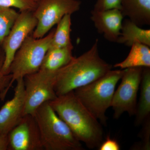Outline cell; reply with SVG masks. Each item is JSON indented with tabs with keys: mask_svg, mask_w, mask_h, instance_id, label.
Here are the masks:
<instances>
[{
	"mask_svg": "<svg viewBox=\"0 0 150 150\" xmlns=\"http://www.w3.org/2000/svg\"><path fill=\"white\" fill-rule=\"evenodd\" d=\"M112 65L100 56L98 40L79 57L56 72L54 89L57 96L91 83L112 70Z\"/></svg>",
	"mask_w": 150,
	"mask_h": 150,
	"instance_id": "6da1fadb",
	"label": "cell"
},
{
	"mask_svg": "<svg viewBox=\"0 0 150 150\" xmlns=\"http://www.w3.org/2000/svg\"><path fill=\"white\" fill-rule=\"evenodd\" d=\"M78 139L90 149L98 148L103 139L102 124L80 101L74 91L49 102Z\"/></svg>",
	"mask_w": 150,
	"mask_h": 150,
	"instance_id": "7a4b0ae2",
	"label": "cell"
},
{
	"mask_svg": "<svg viewBox=\"0 0 150 150\" xmlns=\"http://www.w3.org/2000/svg\"><path fill=\"white\" fill-rule=\"evenodd\" d=\"M44 150H83L81 142L59 117L49 102L42 105L34 115Z\"/></svg>",
	"mask_w": 150,
	"mask_h": 150,
	"instance_id": "3957f363",
	"label": "cell"
},
{
	"mask_svg": "<svg viewBox=\"0 0 150 150\" xmlns=\"http://www.w3.org/2000/svg\"><path fill=\"white\" fill-rule=\"evenodd\" d=\"M124 69L110 70L96 80L75 90L80 101L104 126L107 125L106 111L111 107L112 98Z\"/></svg>",
	"mask_w": 150,
	"mask_h": 150,
	"instance_id": "277c9868",
	"label": "cell"
},
{
	"mask_svg": "<svg viewBox=\"0 0 150 150\" xmlns=\"http://www.w3.org/2000/svg\"><path fill=\"white\" fill-rule=\"evenodd\" d=\"M55 28L40 38L32 35L28 36L17 51L9 69L12 75L9 88L20 78L36 72L40 69L45 55L50 48Z\"/></svg>",
	"mask_w": 150,
	"mask_h": 150,
	"instance_id": "5b68a950",
	"label": "cell"
},
{
	"mask_svg": "<svg viewBox=\"0 0 150 150\" xmlns=\"http://www.w3.org/2000/svg\"><path fill=\"white\" fill-rule=\"evenodd\" d=\"M56 73L39 69L23 78L25 95L24 115H34L42 105L57 97L54 89Z\"/></svg>",
	"mask_w": 150,
	"mask_h": 150,
	"instance_id": "8992f818",
	"label": "cell"
},
{
	"mask_svg": "<svg viewBox=\"0 0 150 150\" xmlns=\"http://www.w3.org/2000/svg\"><path fill=\"white\" fill-rule=\"evenodd\" d=\"M81 4L80 0H40L33 11L38 23L33 37L45 36L65 15L79 10Z\"/></svg>",
	"mask_w": 150,
	"mask_h": 150,
	"instance_id": "52a82bcc",
	"label": "cell"
},
{
	"mask_svg": "<svg viewBox=\"0 0 150 150\" xmlns=\"http://www.w3.org/2000/svg\"><path fill=\"white\" fill-rule=\"evenodd\" d=\"M143 68L134 67L125 69L121 83L115 90L111 103L114 119H118L125 112L130 116L135 115Z\"/></svg>",
	"mask_w": 150,
	"mask_h": 150,
	"instance_id": "ba28073f",
	"label": "cell"
},
{
	"mask_svg": "<svg viewBox=\"0 0 150 150\" xmlns=\"http://www.w3.org/2000/svg\"><path fill=\"white\" fill-rule=\"evenodd\" d=\"M38 23L33 11H20L8 35L1 45L5 53L2 75L9 74V69L17 51L28 36L32 34Z\"/></svg>",
	"mask_w": 150,
	"mask_h": 150,
	"instance_id": "9c48e42d",
	"label": "cell"
},
{
	"mask_svg": "<svg viewBox=\"0 0 150 150\" xmlns=\"http://www.w3.org/2000/svg\"><path fill=\"white\" fill-rule=\"evenodd\" d=\"M8 150H44L34 115H25L8 134Z\"/></svg>",
	"mask_w": 150,
	"mask_h": 150,
	"instance_id": "30bf717a",
	"label": "cell"
},
{
	"mask_svg": "<svg viewBox=\"0 0 150 150\" xmlns=\"http://www.w3.org/2000/svg\"><path fill=\"white\" fill-rule=\"evenodd\" d=\"M13 97L0 108V135L7 136L24 116L25 95L23 78L17 80Z\"/></svg>",
	"mask_w": 150,
	"mask_h": 150,
	"instance_id": "8fae6325",
	"label": "cell"
},
{
	"mask_svg": "<svg viewBox=\"0 0 150 150\" xmlns=\"http://www.w3.org/2000/svg\"><path fill=\"white\" fill-rule=\"evenodd\" d=\"M123 16L121 11L112 9L91 11V18L98 32L110 42L117 43L121 35Z\"/></svg>",
	"mask_w": 150,
	"mask_h": 150,
	"instance_id": "7c38bea8",
	"label": "cell"
},
{
	"mask_svg": "<svg viewBox=\"0 0 150 150\" xmlns=\"http://www.w3.org/2000/svg\"><path fill=\"white\" fill-rule=\"evenodd\" d=\"M120 11L140 27L150 25V0H121Z\"/></svg>",
	"mask_w": 150,
	"mask_h": 150,
	"instance_id": "4fadbf2b",
	"label": "cell"
},
{
	"mask_svg": "<svg viewBox=\"0 0 150 150\" xmlns=\"http://www.w3.org/2000/svg\"><path fill=\"white\" fill-rule=\"evenodd\" d=\"M140 95L135 115V125L143 124L150 114V67L143 68L140 86Z\"/></svg>",
	"mask_w": 150,
	"mask_h": 150,
	"instance_id": "5bb4252c",
	"label": "cell"
},
{
	"mask_svg": "<svg viewBox=\"0 0 150 150\" xmlns=\"http://www.w3.org/2000/svg\"><path fill=\"white\" fill-rule=\"evenodd\" d=\"M73 49L72 44L63 48L48 49L40 69L56 72L68 64L74 58L73 55Z\"/></svg>",
	"mask_w": 150,
	"mask_h": 150,
	"instance_id": "9a60e30c",
	"label": "cell"
},
{
	"mask_svg": "<svg viewBox=\"0 0 150 150\" xmlns=\"http://www.w3.org/2000/svg\"><path fill=\"white\" fill-rule=\"evenodd\" d=\"M137 42L150 47V30L143 29L126 19L122 23L121 35L117 43L131 46Z\"/></svg>",
	"mask_w": 150,
	"mask_h": 150,
	"instance_id": "2e32d148",
	"label": "cell"
},
{
	"mask_svg": "<svg viewBox=\"0 0 150 150\" xmlns=\"http://www.w3.org/2000/svg\"><path fill=\"white\" fill-rule=\"evenodd\" d=\"M128 56L123 61L113 66L114 68L124 69L134 67H150V47L137 42L131 46Z\"/></svg>",
	"mask_w": 150,
	"mask_h": 150,
	"instance_id": "e0dca14e",
	"label": "cell"
},
{
	"mask_svg": "<svg viewBox=\"0 0 150 150\" xmlns=\"http://www.w3.org/2000/svg\"><path fill=\"white\" fill-rule=\"evenodd\" d=\"M71 15L67 14L57 23L50 44V48H63L72 45L71 39Z\"/></svg>",
	"mask_w": 150,
	"mask_h": 150,
	"instance_id": "ac0fdd59",
	"label": "cell"
},
{
	"mask_svg": "<svg viewBox=\"0 0 150 150\" xmlns=\"http://www.w3.org/2000/svg\"><path fill=\"white\" fill-rule=\"evenodd\" d=\"M19 14L13 8L0 6V46L8 35Z\"/></svg>",
	"mask_w": 150,
	"mask_h": 150,
	"instance_id": "d6986e66",
	"label": "cell"
},
{
	"mask_svg": "<svg viewBox=\"0 0 150 150\" xmlns=\"http://www.w3.org/2000/svg\"><path fill=\"white\" fill-rule=\"evenodd\" d=\"M5 61V53L1 46H0V99L4 101L5 99L12 79L11 74L2 75V70Z\"/></svg>",
	"mask_w": 150,
	"mask_h": 150,
	"instance_id": "ffe728a7",
	"label": "cell"
},
{
	"mask_svg": "<svg viewBox=\"0 0 150 150\" xmlns=\"http://www.w3.org/2000/svg\"><path fill=\"white\" fill-rule=\"evenodd\" d=\"M37 3L31 0H0V6L18 8L20 11L25 10L33 11Z\"/></svg>",
	"mask_w": 150,
	"mask_h": 150,
	"instance_id": "44dd1931",
	"label": "cell"
},
{
	"mask_svg": "<svg viewBox=\"0 0 150 150\" xmlns=\"http://www.w3.org/2000/svg\"><path fill=\"white\" fill-rule=\"evenodd\" d=\"M121 0H96L93 10L104 11L112 9H121Z\"/></svg>",
	"mask_w": 150,
	"mask_h": 150,
	"instance_id": "7402d4cb",
	"label": "cell"
},
{
	"mask_svg": "<svg viewBox=\"0 0 150 150\" xmlns=\"http://www.w3.org/2000/svg\"><path fill=\"white\" fill-rule=\"evenodd\" d=\"M144 127L142 130V142L141 144V149L149 150L150 149V117L143 123Z\"/></svg>",
	"mask_w": 150,
	"mask_h": 150,
	"instance_id": "603a6c76",
	"label": "cell"
},
{
	"mask_svg": "<svg viewBox=\"0 0 150 150\" xmlns=\"http://www.w3.org/2000/svg\"><path fill=\"white\" fill-rule=\"evenodd\" d=\"M98 149L99 150H119L121 148L116 140L108 136L104 142H102Z\"/></svg>",
	"mask_w": 150,
	"mask_h": 150,
	"instance_id": "cb8c5ba5",
	"label": "cell"
},
{
	"mask_svg": "<svg viewBox=\"0 0 150 150\" xmlns=\"http://www.w3.org/2000/svg\"><path fill=\"white\" fill-rule=\"evenodd\" d=\"M8 141L7 136L0 135V150H8Z\"/></svg>",
	"mask_w": 150,
	"mask_h": 150,
	"instance_id": "d4e9b609",
	"label": "cell"
},
{
	"mask_svg": "<svg viewBox=\"0 0 150 150\" xmlns=\"http://www.w3.org/2000/svg\"><path fill=\"white\" fill-rule=\"evenodd\" d=\"M33 1L34 2L37 3L40 1V0H31Z\"/></svg>",
	"mask_w": 150,
	"mask_h": 150,
	"instance_id": "484cf974",
	"label": "cell"
}]
</instances>
